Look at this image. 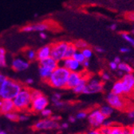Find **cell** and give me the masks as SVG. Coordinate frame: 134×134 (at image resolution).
Returning <instances> with one entry per match:
<instances>
[{
	"label": "cell",
	"mask_w": 134,
	"mask_h": 134,
	"mask_svg": "<svg viewBox=\"0 0 134 134\" xmlns=\"http://www.w3.org/2000/svg\"><path fill=\"white\" fill-rule=\"evenodd\" d=\"M70 72L65 68L62 65H58L57 68H55L49 79L46 81L49 86L57 89L66 88L67 80H68Z\"/></svg>",
	"instance_id": "obj_1"
},
{
	"label": "cell",
	"mask_w": 134,
	"mask_h": 134,
	"mask_svg": "<svg viewBox=\"0 0 134 134\" xmlns=\"http://www.w3.org/2000/svg\"><path fill=\"white\" fill-rule=\"evenodd\" d=\"M15 110L18 112H26L30 109L32 103L31 89L27 87H23L19 93L13 100Z\"/></svg>",
	"instance_id": "obj_2"
},
{
	"label": "cell",
	"mask_w": 134,
	"mask_h": 134,
	"mask_svg": "<svg viewBox=\"0 0 134 134\" xmlns=\"http://www.w3.org/2000/svg\"><path fill=\"white\" fill-rule=\"evenodd\" d=\"M24 86L18 80L7 78L2 89L0 99L1 100H14Z\"/></svg>",
	"instance_id": "obj_3"
},
{
	"label": "cell",
	"mask_w": 134,
	"mask_h": 134,
	"mask_svg": "<svg viewBox=\"0 0 134 134\" xmlns=\"http://www.w3.org/2000/svg\"><path fill=\"white\" fill-rule=\"evenodd\" d=\"M106 100L109 105H110L113 109H116L118 111H129L131 109L129 103L123 96L116 95L111 92L108 94Z\"/></svg>",
	"instance_id": "obj_4"
},
{
	"label": "cell",
	"mask_w": 134,
	"mask_h": 134,
	"mask_svg": "<svg viewBox=\"0 0 134 134\" xmlns=\"http://www.w3.org/2000/svg\"><path fill=\"white\" fill-rule=\"evenodd\" d=\"M69 43L65 41L56 42L51 44V57L58 63L62 62L65 58V52Z\"/></svg>",
	"instance_id": "obj_5"
},
{
	"label": "cell",
	"mask_w": 134,
	"mask_h": 134,
	"mask_svg": "<svg viewBox=\"0 0 134 134\" xmlns=\"http://www.w3.org/2000/svg\"><path fill=\"white\" fill-rule=\"evenodd\" d=\"M48 105H49L48 98L45 95L41 94L40 96L32 99V103L30 110L35 113L41 112L43 109L47 108Z\"/></svg>",
	"instance_id": "obj_6"
},
{
	"label": "cell",
	"mask_w": 134,
	"mask_h": 134,
	"mask_svg": "<svg viewBox=\"0 0 134 134\" xmlns=\"http://www.w3.org/2000/svg\"><path fill=\"white\" fill-rule=\"evenodd\" d=\"M106 120V117L102 114L100 109H94L88 115V121L93 128L102 127Z\"/></svg>",
	"instance_id": "obj_7"
},
{
	"label": "cell",
	"mask_w": 134,
	"mask_h": 134,
	"mask_svg": "<svg viewBox=\"0 0 134 134\" xmlns=\"http://www.w3.org/2000/svg\"><path fill=\"white\" fill-rule=\"evenodd\" d=\"M35 130H51L59 128L58 121L53 120L51 117L50 118H44L37 121L33 125Z\"/></svg>",
	"instance_id": "obj_8"
},
{
	"label": "cell",
	"mask_w": 134,
	"mask_h": 134,
	"mask_svg": "<svg viewBox=\"0 0 134 134\" xmlns=\"http://www.w3.org/2000/svg\"><path fill=\"white\" fill-rule=\"evenodd\" d=\"M103 90V83L97 79L90 80L84 90V94H94Z\"/></svg>",
	"instance_id": "obj_9"
},
{
	"label": "cell",
	"mask_w": 134,
	"mask_h": 134,
	"mask_svg": "<svg viewBox=\"0 0 134 134\" xmlns=\"http://www.w3.org/2000/svg\"><path fill=\"white\" fill-rule=\"evenodd\" d=\"M121 80L123 85L124 95L130 96L134 88V75L132 73L125 74Z\"/></svg>",
	"instance_id": "obj_10"
},
{
	"label": "cell",
	"mask_w": 134,
	"mask_h": 134,
	"mask_svg": "<svg viewBox=\"0 0 134 134\" xmlns=\"http://www.w3.org/2000/svg\"><path fill=\"white\" fill-rule=\"evenodd\" d=\"M49 27L50 25L49 23L46 22H42V23H32V24L23 26L21 28V31L23 32H35V31L42 32L49 29Z\"/></svg>",
	"instance_id": "obj_11"
},
{
	"label": "cell",
	"mask_w": 134,
	"mask_h": 134,
	"mask_svg": "<svg viewBox=\"0 0 134 134\" xmlns=\"http://www.w3.org/2000/svg\"><path fill=\"white\" fill-rule=\"evenodd\" d=\"M85 72H70L68 80H67L66 88L74 89L82 80Z\"/></svg>",
	"instance_id": "obj_12"
},
{
	"label": "cell",
	"mask_w": 134,
	"mask_h": 134,
	"mask_svg": "<svg viewBox=\"0 0 134 134\" xmlns=\"http://www.w3.org/2000/svg\"><path fill=\"white\" fill-rule=\"evenodd\" d=\"M30 62L22 57H15L11 62V68L15 72H23L29 68Z\"/></svg>",
	"instance_id": "obj_13"
},
{
	"label": "cell",
	"mask_w": 134,
	"mask_h": 134,
	"mask_svg": "<svg viewBox=\"0 0 134 134\" xmlns=\"http://www.w3.org/2000/svg\"><path fill=\"white\" fill-rule=\"evenodd\" d=\"M62 63V66H64L70 72H82L84 68L81 63L77 62L74 58H65Z\"/></svg>",
	"instance_id": "obj_14"
},
{
	"label": "cell",
	"mask_w": 134,
	"mask_h": 134,
	"mask_svg": "<svg viewBox=\"0 0 134 134\" xmlns=\"http://www.w3.org/2000/svg\"><path fill=\"white\" fill-rule=\"evenodd\" d=\"M50 56H51V44L45 45L37 51V60L39 61V63Z\"/></svg>",
	"instance_id": "obj_15"
},
{
	"label": "cell",
	"mask_w": 134,
	"mask_h": 134,
	"mask_svg": "<svg viewBox=\"0 0 134 134\" xmlns=\"http://www.w3.org/2000/svg\"><path fill=\"white\" fill-rule=\"evenodd\" d=\"M14 110L15 107L12 100H2V104L1 107H0V113L5 115Z\"/></svg>",
	"instance_id": "obj_16"
},
{
	"label": "cell",
	"mask_w": 134,
	"mask_h": 134,
	"mask_svg": "<svg viewBox=\"0 0 134 134\" xmlns=\"http://www.w3.org/2000/svg\"><path fill=\"white\" fill-rule=\"evenodd\" d=\"M40 65L45 67V68L51 70V71H54L55 68H57L58 65H59V63L55 60L54 58H52L51 56L42 60V62H40Z\"/></svg>",
	"instance_id": "obj_17"
},
{
	"label": "cell",
	"mask_w": 134,
	"mask_h": 134,
	"mask_svg": "<svg viewBox=\"0 0 134 134\" xmlns=\"http://www.w3.org/2000/svg\"><path fill=\"white\" fill-rule=\"evenodd\" d=\"M89 80H89V75H86V73H85V75H84V76H83L82 80H81V82L78 83V85L74 89H72L74 91V92L77 93V94L83 93V92H84V90H85L86 86V85H87V83H88Z\"/></svg>",
	"instance_id": "obj_18"
},
{
	"label": "cell",
	"mask_w": 134,
	"mask_h": 134,
	"mask_svg": "<svg viewBox=\"0 0 134 134\" xmlns=\"http://www.w3.org/2000/svg\"><path fill=\"white\" fill-rule=\"evenodd\" d=\"M24 55H25L26 59H27L29 62L37 60V51H35V49L30 48V47L26 48L24 51Z\"/></svg>",
	"instance_id": "obj_19"
},
{
	"label": "cell",
	"mask_w": 134,
	"mask_h": 134,
	"mask_svg": "<svg viewBox=\"0 0 134 134\" xmlns=\"http://www.w3.org/2000/svg\"><path fill=\"white\" fill-rule=\"evenodd\" d=\"M112 92L116 95H120V96L124 95V88H123L121 80H118L113 83L112 88Z\"/></svg>",
	"instance_id": "obj_20"
},
{
	"label": "cell",
	"mask_w": 134,
	"mask_h": 134,
	"mask_svg": "<svg viewBox=\"0 0 134 134\" xmlns=\"http://www.w3.org/2000/svg\"><path fill=\"white\" fill-rule=\"evenodd\" d=\"M53 71L49 70L46 68H45V67L42 66V65H39V68H38V72H39V76L41 77L42 80L46 81L49 77L50 76V75H51Z\"/></svg>",
	"instance_id": "obj_21"
},
{
	"label": "cell",
	"mask_w": 134,
	"mask_h": 134,
	"mask_svg": "<svg viewBox=\"0 0 134 134\" xmlns=\"http://www.w3.org/2000/svg\"><path fill=\"white\" fill-rule=\"evenodd\" d=\"M77 49L75 47L74 43H69L68 47H67L66 52H65V58H73L74 53L77 52Z\"/></svg>",
	"instance_id": "obj_22"
},
{
	"label": "cell",
	"mask_w": 134,
	"mask_h": 134,
	"mask_svg": "<svg viewBox=\"0 0 134 134\" xmlns=\"http://www.w3.org/2000/svg\"><path fill=\"white\" fill-rule=\"evenodd\" d=\"M118 69L123 72H125L126 74L132 73V72H133V68L129 64H128L126 63H123V62H121L118 64Z\"/></svg>",
	"instance_id": "obj_23"
},
{
	"label": "cell",
	"mask_w": 134,
	"mask_h": 134,
	"mask_svg": "<svg viewBox=\"0 0 134 134\" xmlns=\"http://www.w3.org/2000/svg\"><path fill=\"white\" fill-rule=\"evenodd\" d=\"M7 66V52L3 47H0V68Z\"/></svg>",
	"instance_id": "obj_24"
},
{
	"label": "cell",
	"mask_w": 134,
	"mask_h": 134,
	"mask_svg": "<svg viewBox=\"0 0 134 134\" xmlns=\"http://www.w3.org/2000/svg\"><path fill=\"white\" fill-rule=\"evenodd\" d=\"M6 116V118L8 119L9 121H19V113H18V111H13V112H10L9 113H7L4 115Z\"/></svg>",
	"instance_id": "obj_25"
},
{
	"label": "cell",
	"mask_w": 134,
	"mask_h": 134,
	"mask_svg": "<svg viewBox=\"0 0 134 134\" xmlns=\"http://www.w3.org/2000/svg\"><path fill=\"white\" fill-rule=\"evenodd\" d=\"M109 134H124V127L120 125H112Z\"/></svg>",
	"instance_id": "obj_26"
},
{
	"label": "cell",
	"mask_w": 134,
	"mask_h": 134,
	"mask_svg": "<svg viewBox=\"0 0 134 134\" xmlns=\"http://www.w3.org/2000/svg\"><path fill=\"white\" fill-rule=\"evenodd\" d=\"M100 112H102V114L106 117H109L112 115V113L113 112V108L110 106V105H105L102 106V108H100Z\"/></svg>",
	"instance_id": "obj_27"
},
{
	"label": "cell",
	"mask_w": 134,
	"mask_h": 134,
	"mask_svg": "<svg viewBox=\"0 0 134 134\" xmlns=\"http://www.w3.org/2000/svg\"><path fill=\"white\" fill-rule=\"evenodd\" d=\"M73 58H74V59H76L77 62H79L80 63H82L84 61H85V60L86 59L85 58V56H83V54L81 53V52L80 51V50H77V52L74 53Z\"/></svg>",
	"instance_id": "obj_28"
},
{
	"label": "cell",
	"mask_w": 134,
	"mask_h": 134,
	"mask_svg": "<svg viewBox=\"0 0 134 134\" xmlns=\"http://www.w3.org/2000/svg\"><path fill=\"white\" fill-rule=\"evenodd\" d=\"M81 52L86 59H90L93 56V51H92V49L90 47L84 48V49L81 50Z\"/></svg>",
	"instance_id": "obj_29"
},
{
	"label": "cell",
	"mask_w": 134,
	"mask_h": 134,
	"mask_svg": "<svg viewBox=\"0 0 134 134\" xmlns=\"http://www.w3.org/2000/svg\"><path fill=\"white\" fill-rule=\"evenodd\" d=\"M74 45L77 47V49L80 50V51H81V50H82V49H84V48H86V47H88V43L86 41L81 40V39L76 41L74 43Z\"/></svg>",
	"instance_id": "obj_30"
},
{
	"label": "cell",
	"mask_w": 134,
	"mask_h": 134,
	"mask_svg": "<svg viewBox=\"0 0 134 134\" xmlns=\"http://www.w3.org/2000/svg\"><path fill=\"white\" fill-rule=\"evenodd\" d=\"M121 37H122L126 42L129 43L132 46L134 47V39H133L132 37H131V36L128 34V33H126V32L122 33V34H121Z\"/></svg>",
	"instance_id": "obj_31"
},
{
	"label": "cell",
	"mask_w": 134,
	"mask_h": 134,
	"mask_svg": "<svg viewBox=\"0 0 134 134\" xmlns=\"http://www.w3.org/2000/svg\"><path fill=\"white\" fill-rule=\"evenodd\" d=\"M41 114L42 116L45 117V118H49V117L52 116V111H51V109L46 108L41 112Z\"/></svg>",
	"instance_id": "obj_32"
},
{
	"label": "cell",
	"mask_w": 134,
	"mask_h": 134,
	"mask_svg": "<svg viewBox=\"0 0 134 134\" xmlns=\"http://www.w3.org/2000/svg\"><path fill=\"white\" fill-rule=\"evenodd\" d=\"M7 80V77L5 75L0 73V95H1L3 87V85H4V83H5Z\"/></svg>",
	"instance_id": "obj_33"
},
{
	"label": "cell",
	"mask_w": 134,
	"mask_h": 134,
	"mask_svg": "<svg viewBox=\"0 0 134 134\" xmlns=\"http://www.w3.org/2000/svg\"><path fill=\"white\" fill-rule=\"evenodd\" d=\"M86 116H88L87 112H85V111H81V112H79L77 114L76 118L78 119V120H83V119H85Z\"/></svg>",
	"instance_id": "obj_34"
},
{
	"label": "cell",
	"mask_w": 134,
	"mask_h": 134,
	"mask_svg": "<svg viewBox=\"0 0 134 134\" xmlns=\"http://www.w3.org/2000/svg\"><path fill=\"white\" fill-rule=\"evenodd\" d=\"M125 19L127 20L134 22V12H127L125 14Z\"/></svg>",
	"instance_id": "obj_35"
},
{
	"label": "cell",
	"mask_w": 134,
	"mask_h": 134,
	"mask_svg": "<svg viewBox=\"0 0 134 134\" xmlns=\"http://www.w3.org/2000/svg\"><path fill=\"white\" fill-rule=\"evenodd\" d=\"M41 94H42V92H40L39 90H37V89H31V97L32 99L35 98L38 96H40Z\"/></svg>",
	"instance_id": "obj_36"
},
{
	"label": "cell",
	"mask_w": 134,
	"mask_h": 134,
	"mask_svg": "<svg viewBox=\"0 0 134 134\" xmlns=\"http://www.w3.org/2000/svg\"><path fill=\"white\" fill-rule=\"evenodd\" d=\"M61 98H62V95L60 93H58V92H56L52 96V102H55V101H58V100H61Z\"/></svg>",
	"instance_id": "obj_37"
},
{
	"label": "cell",
	"mask_w": 134,
	"mask_h": 134,
	"mask_svg": "<svg viewBox=\"0 0 134 134\" xmlns=\"http://www.w3.org/2000/svg\"><path fill=\"white\" fill-rule=\"evenodd\" d=\"M28 119H29V116L27 114H26V113L19 114V121H22V122L26 121H28Z\"/></svg>",
	"instance_id": "obj_38"
},
{
	"label": "cell",
	"mask_w": 134,
	"mask_h": 134,
	"mask_svg": "<svg viewBox=\"0 0 134 134\" xmlns=\"http://www.w3.org/2000/svg\"><path fill=\"white\" fill-rule=\"evenodd\" d=\"M128 117L130 120L134 121V108H131L129 111H128Z\"/></svg>",
	"instance_id": "obj_39"
},
{
	"label": "cell",
	"mask_w": 134,
	"mask_h": 134,
	"mask_svg": "<svg viewBox=\"0 0 134 134\" xmlns=\"http://www.w3.org/2000/svg\"><path fill=\"white\" fill-rule=\"evenodd\" d=\"M54 105L56 107V108H62L64 105H65V103L62 102V100H58V101H55V102H53Z\"/></svg>",
	"instance_id": "obj_40"
},
{
	"label": "cell",
	"mask_w": 134,
	"mask_h": 134,
	"mask_svg": "<svg viewBox=\"0 0 134 134\" xmlns=\"http://www.w3.org/2000/svg\"><path fill=\"white\" fill-rule=\"evenodd\" d=\"M109 68L112 69V70H116L118 68V64L116 63H115L114 61H112L109 63Z\"/></svg>",
	"instance_id": "obj_41"
},
{
	"label": "cell",
	"mask_w": 134,
	"mask_h": 134,
	"mask_svg": "<svg viewBox=\"0 0 134 134\" xmlns=\"http://www.w3.org/2000/svg\"><path fill=\"white\" fill-rule=\"evenodd\" d=\"M120 52L121 53H128L130 52V48L129 47H122L120 48Z\"/></svg>",
	"instance_id": "obj_42"
},
{
	"label": "cell",
	"mask_w": 134,
	"mask_h": 134,
	"mask_svg": "<svg viewBox=\"0 0 134 134\" xmlns=\"http://www.w3.org/2000/svg\"><path fill=\"white\" fill-rule=\"evenodd\" d=\"M102 80H109L110 79V76H109V75L108 73L104 72V73L102 74Z\"/></svg>",
	"instance_id": "obj_43"
},
{
	"label": "cell",
	"mask_w": 134,
	"mask_h": 134,
	"mask_svg": "<svg viewBox=\"0 0 134 134\" xmlns=\"http://www.w3.org/2000/svg\"><path fill=\"white\" fill-rule=\"evenodd\" d=\"M86 134H102V132H100V129H93V130L90 131Z\"/></svg>",
	"instance_id": "obj_44"
},
{
	"label": "cell",
	"mask_w": 134,
	"mask_h": 134,
	"mask_svg": "<svg viewBox=\"0 0 134 134\" xmlns=\"http://www.w3.org/2000/svg\"><path fill=\"white\" fill-rule=\"evenodd\" d=\"M112 125H113V124L112 121H106L105 120L102 126H104V127H111Z\"/></svg>",
	"instance_id": "obj_45"
},
{
	"label": "cell",
	"mask_w": 134,
	"mask_h": 134,
	"mask_svg": "<svg viewBox=\"0 0 134 134\" xmlns=\"http://www.w3.org/2000/svg\"><path fill=\"white\" fill-rule=\"evenodd\" d=\"M81 65L83 66V68H88V67L90 66V61H89V59H86L85 61H84V62L81 63Z\"/></svg>",
	"instance_id": "obj_46"
},
{
	"label": "cell",
	"mask_w": 134,
	"mask_h": 134,
	"mask_svg": "<svg viewBox=\"0 0 134 134\" xmlns=\"http://www.w3.org/2000/svg\"><path fill=\"white\" fill-rule=\"evenodd\" d=\"M95 50L96 52H99V53H102V52H105V49L102 47H95Z\"/></svg>",
	"instance_id": "obj_47"
},
{
	"label": "cell",
	"mask_w": 134,
	"mask_h": 134,
	"mask_svg": "<svg viewBox=\"0 0 134 134\" xmlns=\"http://www.w3.org/2000/svg\"><path fill=\"white\" fill-rule=\"evenodd\" d=\"M33 83H34V80L32 78H27L26 80V85H33Z\"/></svg>",
	"instance_id": "obj_48"
},
{
	"label": "cell",
	"mask_w": 134,
	"mask_h": 134,
	"mask_svg": "<svg viewBox=\"0 0 134 134\" xmlns=\"http://www.w3.org/2000/svg\"><path fill=\"white\" fill-rule=\"evenodd\" d=\"M39 36H40V39H46L47 38V35L46 34L44 31L39 33Z\"/></svg>",
	"instance_id": "obj_49"
},
{
	"label": "cell",
	"mask_w": 134,
	"mask_h": 134,
	"mask_svg": "<svg viewBox=\"0 0 134 134\" xmlns=\"http://www.w3.org/2000/svg\"><path fill=\"white\" fill-rule=\"evenodd\" d=\"M116 27H117V25H116V23H113V24H111V25L109 26V28H110V30H112V31H115V30L116 29Z\"/></svg>",
	"instance_id": "obj_50"
},
{
	"label": "cell",
	"mask_w": 134,
	"mask_h": 134,
	"mask_svg": "<svg viewBox=\"0 0 134 134\" xmlns=\"http://www.w3.org/2000/svg\"><path fill=\"white\" fill-rule=\"evenodd\" d=\"M68 127H69V125H68V123H62V125H61V128H64V129H66V128H68Z\"/></svg>",
	"instance_id": "obj_51"
},
{
	"label": "cell",
	"mask_w": 134,
	"mask_h": 134,
	"mask_svg": "<svg viewBox=\"0 0 134 134\" xmlns=\"http://www.w3.org/2000/svg\"><path fill=\"white\" fill-rule=\"evenodd\" d=\"M75 121H76V117H74V116H70L69 117V121H70V122L74 123Z\"/></svg>",
	"instance_id": "obj_52"
},
{
	"label": "cell",
	"mask_w": 134,
	"mask_h": 134,
	"mask_svg": "<svg viewBox=\"0 0 134 134\" xmlns=\"http://www.w3.org/2000/svg\"><path fill=\"white\" fill-rule=\"evenodd\" d=\"M113 61L115 62V63H116L117 64H119L121 61V59H120V57H118V56H117V57H115L114 58V59H113Z\"/></svg>",
	"instance_id": "obj_53"
},
{
	"label": "cell",
	"mask_w": 134,
	"mask_h": 134,
	"mask_svg": "<svg viewBox=\"0 0 134 134\" xmlns=\"http://www.w3.org/2000/svg\"><path fill=\"white\" fill-rule=\"evenodd\" d=\"M129 134H134V125L129 127Z\"/></svg>",
	"instance_id": "obj_54"
},
{
	"label": "cell",
	"mask_w": 134,
	"mask_h": 134,
	"mask_svg": "<svg viewBox=\"0 0 134 134\" xmlns=\"http://www.w3.org/2000/svg\"><path fill=\"white\" fill-rule=\"evenodd\" d=\"M51 118H52L53 120L56 121H58L60 120V117L58 116H51Z\"/></svg>",
	"instance_id": "obj_55"
},
{
	"label": "cell",
	"mask_w": 134,
	"mask_h": 134,
	"mask_svg": "<svg viewBox=\"0 0 134 134\" xmlns=\"http://www.w3.org/2000/svg\"><path fill=\"white\" fill-rule=\"evenodd\" d=\"M124 134H129V128L124 127Z\"/></svg>",
	"instance_id": "obj_56"
},
{
	"label": "cell",
	"mask_w": 134,
	"mask_h": 134,
	"mask_svg": "<svg viewBox=\"0 0 134 134\" xmlns=\"http://www.w3.org/2000/svg\"><path fill=\"white\" fill-rule=\"evenodd\" d=\"M0 134H8L7 132L5 131H3V130H0Z\"/></svg>",
	"instance_id": "obj_57"
},
{
	"label": "cell",
	"mask_w": 134,
	"mask_h": 134,
	"mask_svg": "<svg viewBox=\"0 0 134 134\" xmlns=\"http://www.w3.org/2000/svg\"><path fill=\"white\" fill-rule=\"evenodd\" d=\"M130 96H132L134 97V88H133V90H132V93H131Z\"/></svg>",
	"instance_id": "obj_58"
},
{
	"label": "cell",
	"mask_w": 134,
	"mask_h": 134,
	"mask_svg": "<svg viewBox=\"0 0 134 134\" xmlns=\"http://www.w3.org/2000/svg\"><path fill=\"white\" fill-rule=\"evenodd\" d=\"M1 104H2V100L0 99V107H1Z\"/></svg>",
	"instance_id": "obj_59"
},
{
	"label": "cell",
	"mask_w": 134,
	"mask_h": 134,
	"mask_svg": "<svg viewBox=\"0 0 134 134\" xmlns=\"http://www.w3.org/2000/svg\"><path fill=\"white\" fill-rule=\"evenodd\" d=\"M132 34L134 35V28H133V29L132 30Z\"/></svg>",
	"instance_id": "obj_60"
}]
</instances>
